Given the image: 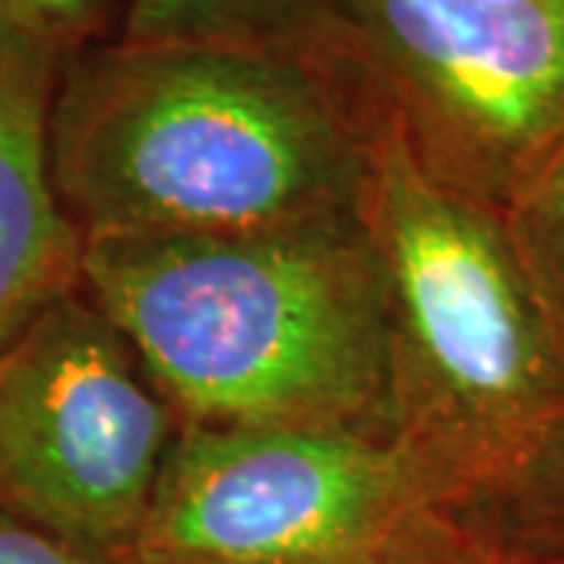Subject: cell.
I'll use <instances>...</instances> for the list:
<instances>
[{"label": "cell", "mask_w": 564, "mask_h": 564, "mask_svg": "<svg viewBox=\"0 0 564 564\" xmlns=\"http://www.w3.org/2000/svg\"><path fill=\"white\" fill-rule=\"evenodd\" d=\"M508 226L545 299L564 321V139L508 210Z\"/></svg>", "instance_id": "cell-10"}, {"label": "cell", "mask_w": 564, "mask_h": 564, "mask_svg": "<svg viewBox=\"0 0 564 564\" xmlns=\"http://www.w3.org/2000/svg\"><path fill=\"white\" fill-rule=\"evenodd\" d=\"M321 29V0H129L122 41H282Z\"/></svg>", "instance_id": "cell-8"}, {"label": "cell", "mask_w": 564, "mask_h": 564, "mask_svg": "<svg viewBox=\"0 0 564 564\" xmlns=\"http://www.w3.org/2000/svg\"><path fill=\"white\" fill-rule=\"evenodd\" d=\"M0 564H120L0 511Z\"/></svg>", "instance_id": "cell-12"}, {"label": "cell", "mask_w": 564, "mask_h": 564, "mask_svg": "<svg viewBox=\"0 0 564 564\" xmlns=\"http://www.w3.org/2000/svg\"><path fill=\"white\" fill-rule=\"evenodd\" d=\"M518 558H521V555H518ZM527 562V558H524ZM530 564H564V562H530Z\"/></svg>", "instance_id": "cell-15"}, {"label": "cell", "mask_w": 564, "mask_h": 564, "mask_svg": "<svg viewBox=\"0 0 564 564\" xmlns=\"http://www.w3.org/2000/svg\"><path fill=\"white\" fill-rule=\"evenodd\" d=\"M182 426L79 285L0 348V511L129 564Z\"/></svg>", "instance_id": "cell-6"}, {"label": "cell", "mask_w": 564, "mask_h": 564, "mask_svg": "<svg viewBox=\"0 0 564 564\" xmlns=\"http://www.w3.org/2000/svg\"><path fill=\"white\" fill-rule=\"evenodd\" d=\"M104 0H0V20L73 54L88 44Z\"/></svg>", "instance_id": "cell-11"}, {"label": "cell", "mask_w": 564, "mask_h": 564, "mask_svg": "<svg viewBox=\"0 0 564 564\" xmlns=\"http://www.w3.org/2000/svg\"><path fill=\"white\" fill-rule=\"evenodd\" d=\"M361 214L386 280L392 443L440 518H477L564 426V321L508 217L426 180L392 129Z\"/></svg>", "instance_id": "cell-3"}, {"label": "cell", "mask_w": 564, "mask_h": 564, "mask_svg": "<svg viewBox=\"0 0 564 564\" xmlns=\"http://www.w3.org/2000/svg\"><path fill=\"white\" fill-rule=\"evenodd\" d=\"M389 120L317 29L66 54L51 170L82 242L245 236L361 214Z\"/></svg>", "instance_id": "cell-1"}, {"label": "cell", "mask_w": 564, "mask_h": 564, "mask_svg": "<svg viewBox=\"0 0 564 564\" xmlns=\"http://www.w3.org/2000/svg\"><path fill=\"white\" fill-rule=\"evenodd\" d=\"M423 176L508 210L564 139V0H321Z\"/></svg>", "instance_id": "cell-4"}, {"label": "cell", "mask_w": 564, "mask_h": 564, "mask_svg": "<svg viewBox=\"0 0 564 564\" xmlns=\"http://www.w3.org/2000/svg\"><path fill=\"white\" fill-rule=\"evenodd\" d=\"M433 518L383 436L182 426L129 564H395Z\"/></svg>", "instance_id": "cell-5"}, {"label": "cell", "mask_w": 564, "mask_h": 564, "mask_svg": "<svg viewBox=\"0 0 564 564\" xmlns=\"http://www.w3.org/2000/svg\"><path fill=\"white\" fill-rule=\"evenodd\" d=\"M433 524H436V518L423 527L421 536L411 543V549H408L395 564H445L443 558H440V552H436V545H433Z\"/></svg>", "instance_id": "cell-14"}, {"label": "cell", "mask_w": 564, "mask_h": 564, "mask_svg": "<svg viewBox=\"0 0 564 564\" xmlns=\"http://www.w3.org/2000/svg\"><path fill=\"white\" fill-rule=\"evenodd\" d=\"M433 545H436V552L445 564H530L518 558L514 552L486 543V540L467 533L464 527L452 524L445 518H440L433 527Z\"/></svg>", "instance_id": "cell-13"}, {"label": "cell", "mask_w": 564, "mask_h": 564, "mask_svg": "<svg viewBox=\"0 0 564 564\" xmlns=\"http://www.w3.org/2000/svg\"><path fill=\"white\" fill-rule=\"evenodd\" d=\"M66 51L0 20V348L82 285V236L51 170Z\"/></svg>", "instance_id": "cell-7"}, {"label": "cell", "mask_w": 564, "mask_h": 564, "mask_svg": "<svg viewBox=\"0 0 564 564\" xmlns=\"http://www.w3.org/2000/svg\"><path fill=\"white\" fill-rule=\"evenodd\" d=\"M452 524L527 562H564V426L499 502Z\"/></svg>", "instance_id": "cell-9"}, {"label": "cell", "mask_w": 564, "mask_h": 564, "mask_svg": "<svg viewBox=\"0 0 564 564\" xmlns=\"http://www.w3.org/2000/svg\"><path fill=\"white\" fill-rule=\"evenodd\" d=\"M82 292L185 426L392 440L386 280L364 214L245 236L91 239Z\"/></svg>", "instance_id": "cell-2"}]
</instances>
